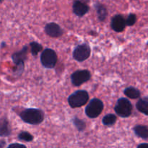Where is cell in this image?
<instances>
[{"label": "cell", "instance_id": "19", "mask_svg": "<svg viewBox=\"0 0 148 148\" xmlns=\"http://www.w3.org/2000/svg\"><path fill=\"white\" fill-rule=\"evenodd\" d=\"M72 122L79 132H83L86 128V124H85V121L81 120L80 119L77 118V117H74L72 119Z\"/></svg>", "mask_w": 148, "mask_h": 148}, {"label": "cell", "instance_id": "16", "mask_svg": "<svg viewBox=\"0 0 148 148\" xmlns=\"http://www.w3.org/2000/svg\"><path fill=\"white\" fill-rule=\"evenodd\" d=\"M124 93L126 96L131 99H137V98H140L141 95V92L139 90V89L132 86L126 88L124 91Z\"/></svg>", "mask_w": 148, "mask_h": 148}, {"label": "cell", "instance_id": "14", "mask_svg": "<svg viewBox=\"0 0 148 148\" xmlns=\"http://www.w3.org/2000/svg\"><path fill=\"white\" fill-rule=\"evenodd\" d=\"M134 132L136 136L143 139L147 140L148 138V128L145 125H136L134 127Z\"/></svg>", "mask_w": 148, "mask_h": 148}, {"label": "cell", "instance_id": "23", "mask_svg": "<svg viewBox=\"0 0 148 148\" xmlns=\"http://www.w3.org/2000/svg\"><path fill=\"white\" fill-rule=\"evenodd\" d=\"M6 145V143L4 140H0V148L5 147Z\"/></svg>", "mask_w": 148, "mask_h": 148}, {"label": "cell", "instance_id": "3", "mask_svg": "<svg viewBox=\"0 0 148 148\" xmlns=\"http://www.w3.org/2000/svg\"><path fill=\"white\" fill-rule=\"evenodd\" d=\"M89 100V94L86 90H79L71 94L68 98L67 101L71 108H76L82 106Z\"/></svg>", "mask_w": 148, "mask_h": 148}, {"label": "cell", "instance_id": "1", "mask_svg": "<svg viewBox=\"0 0 148 148\" xmlns=\"http://www.w3.org/2000/svg\"><path fill=\"white\" fill-rule=\"evenodd\" d=\"M20 117L24 122L30 125H38L44 120V113L38 108H26L20 113Z\"/></svg>", "mask_w": 148, "mask_h": 148}, {"label": "cell", "instance_id": "24", "mask_svg": "<svg viewBox=\"0 0 148 148\" xmlns=\"http://www.w3.org/2000/svg\"><path fill=\"white\" fill-rule=\"evenodd\" d=\"M147 143H143V144H140V145H139L138 146H137V147H141V146H143V145H147Z\"/></svg>", "mask_w": 148, "mask_h": 148}, {"label": "cell", "instance_id": "7", "mask_svg": "<svg viewBox=\"0 0 148 148\" xmlns=\"http://www.w3.org/2000/svg\"><path fill=\"white\" fill-rule=\"evenodd\" d=\"M91 49L89 45L86 43L79 44L75 48L72 53L73 58L79 62H82L90 57Z\"/></svg>", "mask_w": 148, "mask_h": 148}, {"label": "cell", "instance_id": "5", "mask_svg": "<svg viewBox=\"0 0 148 148\" xmlns=\"http://www.w3.org/2000/svg\"><path fill=\"white\" fill-rule=\"evenodd\" d=\"M103 102L98 98H92L85 108V114L90 119L97 118L103 110Z\"/></svg>", "mask_w": 148, "mask_h": 148}, {"label": "cell", "instance_id": "22", "mask_svg": "<svg viewBox=\"0 0 148 148\" xmlns=\"http://www.w3.org/2000/svg\"><path fill=\"white\" fill-rule=\"evenodd\" d=\"M26 147L25 145L22 144H19V143H13V144H10L8 146V147Z\"/></svg>", "mask_w": 148, "mask_h": 148}, {"label": "cell", "instance_id": "6", "mask_svg": "<svg viewBox=\"0 0 148 148\" xmlns=\"http://www.w3.org/2000/svg\"><path fill=\"white\" fill-rule=\"evenodd\" d=\"M57 54L56 51L51 49H46L43 50L40 55V62L42 65L46 69H53L57 63Z\"/></svg>", "mask_w": 148, "mask_h": 148}, {"label": "cell", "instance_id": "20", "mask_svg": "<svg viewBox=\"0 0 148 148\" xmlns=\"http://www.w3.org/2000/svg\"><path fill=\"white\" fill-rule=\"evenodd\" d=\"M18 139L25 142H31L33 140V136L27 132L23 131L18 134Z\"/></svg>", "mask_w": 148, "mask_h": 148}, {"label": "cell", "instance_id": "25", "mask_svg": "<svg viewBox=\"0 0 148 148\" xmlns=\"http://www.w3.org/2000/svg\"><path fill=\"white\" fill-rule=\"evenodd\" d=\"M2 1H3V0H0V3L2 2Z\"/></svg>", "mask_w": 148, "mask_h": 148}, {"label": "cell", "instance_id": "12", "mask_svg": "<svg viewBox=\"0 0 148 148\" xmlns=\"http://www.w3.org/2000/svg\"><path fill=\"white\" fill-rule=\"evenodd\" d=\"M11 134V128L7 117L0 119V137H9Z\"/></svg>", "mask_w": 148, "mask_h": 148}, {"label": "cell", "instance_id": "9", "mask_svg": "<svg viewBox=\"0 0 148 148\" xmlns=\"http://www.w3.org/2000/svg\"><path fill=\"white\" fill-rule=\"evenodd\" d=\"M45 33L51 38H57L64 34V30L60 26L55 23H49L44 27Z\"/></svg>", "mask_w": 148, "mask_h": 148}, {"label": "cell", "instance_id": "4", "mask_svg": "<svg viewBox=\"0 0 148 148\" xmlns=\"http://www.w3.org/2000/svg\"><path fill=\"white\" fill-rule=\"evenodd\" d=\"M115 112L121 118H127L132 114V105L128 99L125 98H120L117 101L115 106Z\"/></svg>", "mask_w": 148, "mask_h": 148}, {"label": "cell", "instance_id": "18", "mask_svg": "<svg viewBox=\"0 0 148 148\" xmlns=\"http://www.w3.org/2000/svg\"><path fill=\"white\" fill-rule=\"evenodd\" d=\"M30 46L31 54L33 55V56H35V57L37 56L38 53L39 52H40L43 50V46H42L41 44H40L39 43H38V42H31V43H30Z\"/></svg>", "mask_w": 148, "mask_h": 148}, {"label": "cell", "instance_id": "10", "mask_svg": "<svg viewBox=\"0 0 148 148\" xmlns=\"http://www.w3.org/2000/svg\"><path fill=\"white\" fill-rule=\"evenodd\" d=\"M90 7L85 1L80 0H75L72 4V11L75 15L78 17H83L89 12Z\"/></svg>", "mask_w": 148, "mask_h": 148}, {"label": "cell", "instance_id": "21", "mask_svg": "<svg viewBox=\"0 0 148 148\" xmlns=\"http://www.w3.org/2000/svg\"><path fill=\"white\" fill-rule=\"evenodd\" d=\"M126 25L128 26H132L137 22V16L134 14H130L126 19Z\"/></svg>", "mask_w": 148, "mask_h": 148}, {"label": "cell", "instance_id": "11", "mask_svg": "<svg viewBox=\"0 0 148 148\" xmlns=\"http://www.w3.org/2000/svg\"><path fill=\"white\" fill-rule=\"evenodd\" d=\"M126 26L125 18L121 14H116L111 18V27L115 32L121 33L125 29Z\"/></svg>", "mask_w": 148, "mask_h": 148}, {"label": "cell", "instance_id": "8", "mask_svg": "<svg viewBox=\"0 0 148 148\" xmlns=\"http://www.w3.org/2000/svg\"><path fill=\"white\" fill-rule=\"evenodd\" d=\"M91 73L87 69L75 71L71 75V82L74 86L79 87L90 79Z\"/></svg>", "mask_w": 148, "mask_h": 148}, {"label": "cell", "instance_id": "13", "mask_svg": "<svg viewBox=\"0 0 148 148\" xmlns=\"http://www.w3.org/2000/svg\"><path fill=\"white\" fill-rule=\"evenodd\" d=\"M95 8L96 10L97 16H98V20L101 22L105 21L106 19L107 15H108V11L106 7L100 3H97L95 4Z\"/></svg>", "mask_w": 148, "mask_h": 148}, {"label": "cell", "instance_id": "17", "mask_svg": "<svg viewBox=\"0 0 148 148\" xmlns=\"http://www.w3.org/2000/svg\"><path fill=\"white\" fill-rule=\"evenodd\" d=\"M116 119V116L113 114H109L106 115L103 118L102 122L103 124V125L106 126V127H112L113 125L115 124Z\"/></svg>", "mask_w": 148, "mask_h": 148}, {"label": "cell", "instance_id": "15", "mask_svg": "<svg viewBox=\"0 0 148 148\" xmlns=\"http://www.w3.org/2000/svg\"><path fill=\"white\" fill-rule=\"evenodd\" d=\"M136 108L140 112L145 114V116L148 115V98H140L138 102L136 103Z\"/></svg>", "mask_w": 148, "mask_h": 148}, {"label": "cell", "instance_id": "2", "mask_svg": "<svg viewBox=\"0 0 148 148\" xmlns=\"http://www.w3.org/2000/svg\"><path fill=\"white\" fill-rule=\"evenodd\" d=\"M28 47L27 46H23L21 50L14 52L12 56V59L15 64V68L14 69V74L17 76H20L23 74L25 69V62L27 58Z\"/></svg>", "mask_w": 148, "mask_h": 148}]
</instances>
